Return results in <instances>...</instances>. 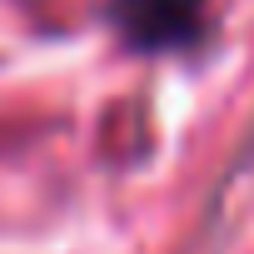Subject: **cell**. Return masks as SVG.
Returning a JSON list of instances; mask_svg holds the SVG:
<instances>
[{"mask_svg":"<svg viewBox=\"0 0 254 254\" xmlns=\"http://www.w3.org/2000/svg\"><path fill=\"white\" fill-rule=\"evenodd\" d=\"M110 25L145 55L194 50L209 35V0H110Z\"/></svg>","mask_w":254,"mask_h":254,"instance_id":"6da1fadb","label":"cell"}]
</instances>
